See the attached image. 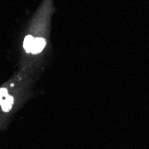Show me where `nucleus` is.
I'll list each match as a JSON object with an SVG mask.
<instances>
[{"instance_id": "7ed1b4c3", "label": "nucleus", "mask_w": 149, "mask_h": 149, "mask_svg": "<svg viewBox=\"0 0 149 149\" xmlns=\"http://www.w3.org/2000/svg\"><path fill=\"white\" fill-rule=\"evenodd\" d=\"M13 97L9 96L7 97L4 101H3V104H2V109L3 111L5 112H8L10 109H11V107L13 105Z\"/></svg>"}, {"instance_id": "20e7f679", "label": "nucleus", "mask_w": 149, "mask_h": 149, "mask_svg": "<svg viewBox=\"0 0 149 149\" xmlns=\"http://www.w3.org/2000/svg\"><path fill=\"white\" fill-rule=\"evenodd\" d=\"M7 95V89L6 88H0V102L3 99L4 97Z\"/></svg>"}, {"instance_id": "f257e3e1", "label": "nucleus", "mask_w": 149, "mask_h": 149, "mask_svg": "<svg viewBox=\"0 0 149 149\" xmlns=\"http://www.w3.org/2000/svg\"><path fill=\"white\" fill-rule=\"evenodd\" d=\"M46 45V41L44 38H37L34 39V44H33V47H32V50H31V53L32 54H38L40 53L44 47Z\"/></svg>"}, {"instance_id": "f03ea898", "label": "nucleus", "mask_w": 149, "mask_h": 149, "mask_svg": "<svg viewBox=\"0 0 149 149\" xmlns=\"http://www.w3.org/2000/svg\"><path fill=\"white\" fill-rule=\"evenodd\" d=\"M34 39L35 38L32 36H27L25 38L24 42H23V47L27 53H31L33 44H34Z\"/></svg>"}]
</instances>
